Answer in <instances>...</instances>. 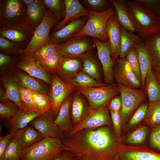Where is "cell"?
<instances>
[{
	"instance_id": "12",
	"label": "cell",
	"mask_w": 160,
	"mask_h": 160,
	"mask_svg": "<svg viewBox=\"0 0 160 160\" xmlns=\"http://www.w3.org/2000/svg\"><path fill=\"white\" fill-rule=\"evenodd\" d=\"M114 79L120 84L135 89L141 87V82L125 58L116 59L113 67Z\"/></svg>"
},
{
	"instance_id": "1",
	"label": "cell",
	"mask_w": 160,
	"mask_h": 160,
	"mask_svg": "<svg viewBox=\"0 0 160 160\" xmlns=\"http://www.w3.org/2000/svg\"><path fill=\"white\" fill-rule=\"evenodd\" d=\"M63 151L76 160H115L119 148L111 129H85L62 140Z\"/></svg>"
},
{
	"instance_id": "2",
	"label": "cell",
	"mask_w": 160,
	"mask_h": 160,
	"mask_svg": "<svg viewBox=\"0 0 160 160\" xmlns=\"http://www.w3.org/2000/svg\"><path fill=\"white\" fill-rule=\"evenodd\" d=\"M129 16L138 35L144 39L159 29V17L137 0H126Z\"/></svg>"
},
{
	"instance_id": "54",
	"label": "cell",
	"mask_w": 160,
	"mask_h": 160,
	"mask_svg": "<svg viewBox=\"0 0 160 160\" xmlns=\"http://www.w3.org/2000/svg\"><path fill=\"white\" fill-rule=\"evenodd\" d=\"M13 61L12 58L10 56L0 53V66L2 67L6 66Z\"/></svg>"
},
{
	"instance_id": "39",
	"label": "cell",
	"mask_w": 160,
	"mask_h": 160,
	"mask_svg": "<svg viewBox=\"0 0 160 160\" xmlns=\"http://www.w3.org/2000/svg\"><path fill=\"white\" fill-rule=\"evenodd\" d=\"M125 58L129 64L133 71L141 81V75L140 64L136 46L130 48L128 51Z\"/></svg>"
},
{
	"instance_id": "18",
	"label": "cell",
	"mask_w": 160,
	"mask_h": 160,
	"mask_svg": "<svg viewBox=\"0 0 160 160\" xmlns=\"http://www.w3.org/2000/svg\"><path fill=\"white\" fill-rule=\"evenodd\" d=\"M82 67L80 58L63 57L55 73L64 81L67 82L81 70Z\"/></svg>"
},
{
	"instance_id": "26",
	"label": "cell",
	"mask_w": 160,
	"mask_h": 160,
	"mask_svg": "<svg viewBox=\"0 0 160 160\" xmlns=\"http://www.w3.org/2000/svg\"><path fill=\"white\" fill-rule=\"evenodd\" d=\"M115 11V14L121 27L127 31L135 33V29L130 19L126 0H111Z\"/></svg>"
},
{
	"instance_id": "36",
	"label": "cell",
	"mask_w": 160,
	"mask_h": 160,
	"mask_svg": "<svg viewBox=\"0 0 160 160\" xmlns=\"http://www.w3.org/2000/svg\"><path fill=\"white\" fill-rule=\"evenodd\" d=\"M59 44L54 43L49 39L33 52L34 59L40 63L43 60L57 52Z\"/></svg>"
},
{
	"instance_id": "53",
	"label": "cell",
	"mask_w": 160,
	"mask_h": 160,
	"mask_svg": "<svg viewBox=\"0 0 160 160\" xmlns=\"http://www.w3.org/2000/svg\"><path fill=\"white\" fill-rule=\"evenodd\" d=\"M13 132H10L6 135L0 136V158L3 155L10 141L13 137Z\"/></svg>"
},
{
	"instance_id": "16",
	"label": "cell",
	"mask_w": 160,
	"mask_h": 160,
	"mask_svg": "<svg viewBox=\"0 0 160 160\" xmlns=\"http://www.w3.org/2000/svg\"><path fill=\"white\" fill-rule=\"evenodd\" d=\"M17 66L30 76L42 80L48 84H51V79L48 72L35 60L33 53L23 55L20 57Z\"/></svg>"
},
{
	"instance_id": "8",
	"label": "cell",
	"mask_w": 160,
	"mask_h": 160,
	"mask_svg": "<svg viewBox=\"0 0 160 160\" xmlns=\"http://www.w3.org/2000/svg\"><path fill=\"white\" fill-rule=\"evenodd\" d=\"M34 29L28 22L0 25V36L22 47L28 44Z\"/></svg>"
},
{
	"instance_id": "31",
	"label": "cell",
	"mask_w": 160,
	"mask_h": 160,
	"mask_svg": "<svg viewBox=\"0 0 160 160\" xmlns=\"http://www.w3.org/2000/svg\"><path fill=\"white\" fill-rule=\"evenodd\" d=\"M145 86L149 101V106L160 101V84L152 68L149 70L146 76Z\"/></svg>"
},
{
	"instance_id": "30",
	"label": "cell",
	"mask_w": 160,
	"mask_h": 160,
	"mask_svg": "<svg viewBox=\"0 0 160 160\" xmlns=\"http://www.w3.org/2000/svg\"><path fill=\"white\" fill-rule=\"evenodd\" d=\"M44 5L43 1L34 0L27 6L28 22L34 30L44 17L46 11Z\"/></svg>"
},
{
	"instance_id": "35",
	"label": "cell",
	"mask_w": 160,
	"mask_h": 160,
	"mask_svg": "<svg viewBox=\"0 0 160 160\" xmlns=\"http://www.w3.org/2000/svg\"><path fill=\"white\" fill-rule=\"evenodd\" d=\"M82 62L81 70L97 81L101 82L98 64L92 55L86 53L80 58Z\"/></svg>"
},
{
	"instance_id": "34",
	"label": "cell",
	"mask_w": 160,
	"mask_h": 160,
	"mask_svg": "<svg viewBox=\"0 0 160 160\" xmlns=\"http://www.w3.org/2000/svg\"><path fill=\"white\" fill-rule=\"evenodd\" d=\"M76 88L97 87L108 85L99 82L82 70L67 82Z\"/></svg>"
},
{
	"instance_id": "50",
	"label": "cell",
	"mask_w": 160,
	"mask_h": 160,
	"mask_svg": "<svg viewBox=\"0 0 160 160\" xmlns=\"http://www.w3.org/2000/svg\"><path fill=\"white\" fill-rule=\"evenodd\" d=\"M150 142L153 147L160 151V126L156 127L152 131Z\"/></svg>"
},
{
	"instance_id": "19",
	"label": "cell",
	"mask_w": 160,
	"mask_h": 160,
	"mask_svg": "<svg viewBox=\"0 0 160 160\" xmlns=\"http://www.w3.org/2000/svg\"><path fill=\"white\" fill-rule=\"evenodd\" d=\"M41 114L34 111L19 109L12 118L4 123V126L10 132L23 129Z\"/></svg>"
},
{
	"instance_id": "3",
	"label": "cell",
	"mask_w": 160,
	"mask_h": 160,
	"mask_svg": "<svg viewBox=\"0 0 160 160\" xmlns=\"http://www.w3.org/2000/svg\"><path fill=\"white\" fill-rule=\"evenodd\" d=\"M62 139L44 137L22 149L19 160H53L63 151Z\"/></svg>"
},
{
	"instance_id": "52",
	"label": "cell",
	"mask_w": 160,
	"mask_h": 160,
	"mask_svg": "<svg viewBox=\"0 0 160 160\" xmlns=\"http://www.w3.org/2000/svg\"><path fill=\"white\" fill-rule=\"evenodd\" d=\"M107 106L110 111L120 113L121 107L120 96H116L113 98L108 104Z\"/></svg>"
},
{
	"instance_id": "37",
	"label": "cell",
	"mask_w": 160,
	"mask_h": 160,
	"mask_svg": "<svg viewBox=\"0 0 160 160\" xmlns=\"http://www.w3.org/2000/svg\"><path fill=\"white\" fill-rule=\"evenodd\" d=\"M22 148L14 136L10 141L0 160H19Z\"/></svg>"
},
{
	"instance_id": "7",
	"label": "cell",
	"mask_w": 160,
	"mask_h": 160,
	"mask_svg": "<svg viewBox=\"0 0 160 160\" xmlns=\"http://www.w3.org/2000/svg\"><path fill=\"white\" fill-rule=\"evenodd\" d=\"M121 102L120 112L121 121L126 119L144 100L146 92L118 84Z\"/></svg>"
},
{
	"instance_id": "59",
	"label": "cell",
	"mask_w": 160,
	"mask_h": 160,
	"mask_svg": "<svg viewBox=\"0 0 160 160\" xmlns=\"http://www.w3.org/2000/svg\"><path fill=\"white\" fill-rule=\"evenodd\" d=\"M159 65H160V64Z\"/></svg>"
},
{
	"instance_id": "49",
	"label": "cell",
	"mask_w": 160,
	"mask_h": 160,
	"mask_svg": "<svg viewBox=\"0 0 160 160\" xmlns=\"http://www.w3.org/2000/svg\"><path fill=\"white\" fill-rule=\"evenodd\" d=\"M158 17L160 16V0H137Z\"/></svg>"
},
{
	"instance_id": "51",
	"label": "cell",
	"mask_w": 160,
	"mask_h": 160,
	"mask_svg": "<svg viewBox=\"0 0 160 160\" xmlns=\"http://www.w3.org/2000/svg\"><path fill=\"white\" fill-rule=\"evenodd\" d=\"M109 112L115 132L118 136L121 132V119L120 113L111 111H110Z\"/></svg>"
},
{
	"instance_id": "4",
	"label": "cell",
	"mask_w": 160,
	"mask_h": 160,
	"mask_svg": "<svg viewBox=\"0 0 160 160\" xmlns=\"http://www.w3.org/2000/svg\"><path fill=\"white\" fill-rule=\"evenodd\" d=\"M89 12V18L87 22L73 37L89 36L102 41H108L106 24L109 18L115 13L114 7L112 6L101 12L93 10Z\"/></svg>"
},
{
	"instance_id": "27",
	"label": "cell",
	"mask_w": 160,
	"mask_h": 160,
	"mask_svg": "<svg viewBox=\"0 0 160 160\" xmlns=\"http://www.w3.org/2000/svg\"><path fill=\"white\" fill-rule=\"evenodd\" d=\"M144 43L150 55L152 67L160 64V30L149 34Z\"/></svg>"
},
{
	"instance_id": "41",
	"label": "cell",
	"mask_w": 160,
	"mask_h": 160,
	"mask_svg": "<svg viewBox=\"0 0 160 160\" xmlns=\"http://www.w3.org/2000/svg\"><path fill=\"white\" fill-rule=\"evenodd\" d=\"M6 100H1L0 117L1 119H9L13 117L20 108L13 102Z\"/></svg>"
},
{
	"instance_id": "45",
	"label": "cell",
	"mask_w": 160,
	"mask_h": 160,
	"mask_svg": "<svg viewBox=\"0 0 160 160\" xmlns=\"http://www.w3.org/2000/svg\"><path fill=\"white\" fill-rule=\"evenodd\" d=\"M84 1L93 11L98 12L104 11L113 6L110 0H85Z\"/></svg>"
},
{
	"instance_id": "43",
	"label": "cell",
	"mask_w": 160,
	"mask_h": 160,
	"mask_svg": "<svg viewBox=\"0 0 160 160\" xmlns=\"http://www.w3.org/2000/svg\"><path fill=\"white\" fill-rule=\"evenodd\" d=\"M148 128L144 126L137 129L129 135L125 140L129 144H140L145 140Z\"/></svg>"
},
{
	"instance_id": "33",
	"label": "cell",
	"mask_w": 160,
	"mask_h": 160,
	"mask_svg": "<svg viewBox=\"0 0 160 160\" xmlns=\"http://www.w3.org/2000/svg\"><path fill=\"white\" fill-rule=\"evenodd\" d=\"M121 41L119 57L124 58L128 51L131 48L142 42V39L134 33L129 31L121 26Z\"/></svg>"
},
{
	"instance_id": "40",
	"label": "cell",
	"mask_w": 160,
	"mask_h": 160,
	"mask_svg": "<svg viewBox=\"0 0 160 160\" xmlns=\"http://www.w3.org/2000/svg\"><path fill=\"white\" fill-rule=\"evenodd\" d=\"M17 84L20 92L21 99L25 109L34 111L41 114L34 102L31 90Z\"/></svg>"
},
{
	"instance_id": "20",
	"label": "cell",
	"mask_w": 160,
	"mask_h": 160,
	"mask_svg": "<svg viewBox=\"0 0 160 160\" xmlns=\"http://www.w3.org/2000/svg\"><path fill=\"white\" fill-rule=\"evenodd\" d=\"M72 95L67 98L59 109L54 122L63 135L64 137L72 130L73 126L70 119Z\"/></svg>"
},
{
	"instance_id": "48",
	"label": "cell",
	"mask_w": 160,
	"mask_h": 160,
	"mask_svg": "<svg viewBox=\"0 0 160 160\" xmlns=\"http://www.w3.org/2000/svg\"><path fill=\"white\" fill-rule=\"evenodd\" d=\"M44 4L57 16L59 20L63 14L62 1L60 0H43Z\"/></svg>"
},
{
	"instance_id": "55",
	"label": "cell",
	"mask_w": 160,
	"mask_h": 160,
	"mask_svg": "<svg viewBox=\"0 0 160 160\" xmlns=\"http://www.w3.org/2000/svg\"><path fill=\"white\" fill-rule=\"evenodd\" d=\"M53 160H76L69 152L63 151Z\"/></svg>"
},
{
	"instance_id": "6",
	"label": "cell",
	"mask_w": 160,
	"mask_h": 160,
	"mask_svg": "<svg viewBox=\"0 0 160 160\" xmlns=\"http://www.w3.org/2000/svg\"><path fill=\"white\" fill-rule=\"evenodd\" d=\"M59 20L57 16L50 9L46 10L44 17L34 30L29 42L23 52V55L33 53L49 39L51 28Z\"/></svg>"
},
{
	"instance_id": "57",
	"label": "cell",
	"mask_w": 160,
	"mask_h": 160,
	"mask_svg": "<svg viewBox=\"0 0 160 160\" xmlns=\"http://www.w3.org/2000/svg\"><path fill=\"white\" fill-rule=\"evenodd\" d=\"M34 0H23L24 4H25L27 6H28L31 3H32Z\"/></svg>"
},
{
	"instance_id": "11",
	"label": "cell",
	"mask_w": 160,
	"mask_h": 160,
	"mask_svg": "<svg viewBox=\"0 0 160 160\" xmlns=\"http://www.w3.org/2000/svg\"><path fill=\"white\" fill-rule=\"evenodd\" d=\"M24 4L22 0L4 1L0 25L28 22Z\"/></svg>"
},
{
	"instance_id": "13",
	"label": "cell",
	"mask_w": 160,
	"mask_h": 160,
	"mask_svg": "<svg viewBox=\"0 0 160 160\" xmlns=\"http://www.w3.org/2000/svg\"><path fill=\"white\" fill-rule=\"evenodd\" d=\"M54 116L52 110H49L35 118L30 124L44 137L59 138L63 140L64 136L55 124Z\"/></svg>"
},
{
	"instance_id": "24",
	"label": "cell",
	"mask_w": 160,
	"mask_h": 160,
	"mask_svg": "<svg viewBox=\"0 0 160 160\" xmlns=\"http://www.w3.org/2000/svg\"><path fill=\"white\" fill-rule=\"evenodd\" d=\"M115 160H160V153L148 150L119 148Z\"/></svg>"
},
{
	"instance_id": "47",
	"label": "cell",
	"mask_w": 160,
	"mask_h": 160,
	"mask_svg": "<svg viewBox=\"0 0 160 160\" xmlns=\"http://www.w3.org/2000/svg\"><path fill=\"white\" fill-rule=\"evenodd\" d=\"M148 109L147 105L143 104L137 110L129 122L130 126H133L140 122L145 116Z\"/></svg>"
},
{
	"instance_id": "42",
	"label": "cell",
	"mask_w": 160,
	"mask_h": 160,
	"mask_svg": "<svg viewBox=\"0 0 160 160\" xmlns=\"http://www.w3.org/2000/svg\"><path fill=\"white\" fill-rule=\"evenodd\" d=\"M63 57L57 52L43 60L40 63L47 72L55 73Z\"/></svg>"
},
{
	"instance_id": "10",
	"label": "cell",
	"mask_w": 160,
	"mask_h": 160,
	"mask_svg": "<svg viewBox=\"0 0 160 160\" xmlns=\"http://www.w3.org/2000/svg\"><path fill=\"white\" fill-rule=\"evenodd\" d=\"M109 109L106 105L95 110H91L80 122L73 127L66 137L72 136L85 129H93L109 125L111 119Z\"/></svg>"
},
{
	"instance_id": "38",
	"label": "cell",
	"mask_w": 160,
	"mask_h": 160,
	"mask_svg": "<svg viewBox=\"0 0 160 160\" xmlns=\"http://www.w3.org/2000/svg\"><path fill=\"white\" fill-rule=\"evenodd\" d=\"M31 91L34 102L41 114L51 110V103L49 95L34 91Z\"/></svg>"
},
{
	"instance_id": "46",
	"label": "cell",
	"mask_w": 160,
	"mask_h": 160,
	"mask_svg": "<svg viewBox=\"0 0 160 160\" xmlns=\"http://www.w3.org/2000/svg\"><path fill=\"white\" fill-rule=\"evenodd\" d=\"M148 116L151 124H160V101L148 108Z\"/></svg>"
},
{
	"instance_id": "21",
	"label": "cell",
	"mask_w": 160,
	"mask_h": 160,
	"mask_svg": "<svg viewBox=\"0 0 160 160\" xmlns=\"http://www.w3.org/2000/svg\"><path fill=\"white\" fill-rule=\"evenodd\" d=\"M85 20L83 18L72 20L60 30L54 32L50 39L54 43L59 44L73 37L84 25Z\"/></svg>"
},
{
	"instance_id": "28",
	"label": "cell",
	"mask_w": 160,
	"mask_h": 160,
	"mask_svg": "<svg viewBox=\"0 0 160 160\" xmlns=\"http://www.w3.org/2000/svg\"><path fill=\"white\" fill-rule=\"evenodd\" d=\"M1 80L4 88V95L2 100H10L16 104L20 109H25L17 84L14 79L7 76L2 78Z\"/></svg>"
},
{
	"instance_id": "25",
	"label": "cell",
	"mask_w": 160,
	"mask_h": 160,
	"mask_svg": "<svg viewBox=\"0 0 160 160\" xmlns=\"http://www.w3.org/2000/svg\"><path fill=\"white\" fill-rule=\"evenodd\" d=\"M13 132V136L18 141L22 149L30 146L44 137L32 126H28L24 128Z\"/></svg>"
},
{
	"instance_id": "9",
	"label": "cell",
	"mask_w": 160,
	"mask_h": 160,
	"mask_svg": "<svg viewBox=\"0 0 160 160\" xmlns=\"http://www.w3.org/2000/svg\"><path fill=\"white\" fill-rule=\"evenodd\" d=\"M76 88L70 83L65 82L58 76L54 74L51 79L49 95L54 116H57L60 108L64 101Z\"/></svg>"
},
{
	"instance_id": "22",
	"label": "cell",
	"mask_w": 160,
	"mask_h": 160,
	"mask_svg": "<svg viewBox=\"0 0 160 160\" xmlns=\"http://www.w3.org/2000/svg\"><path fill=\"white\" fill-rule=\"evenodd\" d=\"M65 15L64 18L54 28L55 31L63 27L67 22L73 17L88 16L89 11L86 9L78 0H65Z\"/></svg>"
},
{
	"instance_id": "58",
	"label": "cell",
	"mask_w": 160,
	"mask_h": 160,
	"mask_svg": "<svg viewBox=\"0 0 160 160\" xmlns=\"http://www.w3.org/2000/svg\"><path fill=\"white\" fill-rule=\"evenodd\" d=\"M159 17V30H160V16Z\"/></svg>"
},
{
	"instance_id": "14",
	"label": "cell",
	"mask_w": 160,
	"mask_h": 160,
	"mask_svg": "<svg viewBox=\"0 0 160 160\" xmlns=\"http://www.w3.org/2000/svg\"><path fill=\"white\" fill-rule=\"evenodd\" d=\"M93 41L97 48L98 56L102 65L105 84H113L114 62L111 57V50L109 42L108 41H102L95 38H93Z\"/></svg>"
},
{
	"instance_id": "5",
	"label": "cell",
	"mask_w": 160,
	"mask_h": 160,
	"mask_svg": "<svg viewBox=\"0 0 160 160\" xmlns=\"http://www.w3.org/2000/svg\"><path fill=\"white\" fill-rule=\"evenodd\" d=\"M87 98L91 110L106 106L114 97L120 93L119 88L113 84L97 87L76 88Z\"/></svg>"
},
{
	"instance_id": "17",
	"label": "cell",
	"mask_w": 160,
	"mask_h": 160,
	"mask_svg": "<svg viewBox=\"0 0 160 160\" xmlns=\"http://www.w3.org/2000/svg\"><path fill=\"white\" fill-rule=\"evenodd\" d=\"M106 32L111 50V57L114 63L119 56L121 41V26L115 13L108 20Z\"/></svg>"
},
{
	"instance_id": "32",
	"label": "cell",
	"mask_w": 160,
	"mask_h": 160,
	"mask_svg": "<svg viewBox=\"0 0 160 160\" xmlns=\"http://www.w3.org/2000/svg\"><path fill=\"white\" fill-rule=\"evenodd\" d=\"M140 62L141 75V87L145 86V79L148 72L152 68V63L150 55L142 41L136 46Z\"/></svg>"
},
{
	"instance_id": "56",
	"label": "cell",
	"mask_w": 160,
	"mask_h": 160,
	"mask_svg": "<svg viewBox=\"0 0 160 160\" xmlns=\"http://www.w3.org/2000/svg\"><path fill=\"white\" fill-rule=\"evenodd\" d=\"M152 69L157 80L160 84V65L152 67Z\"/></svg>"
},
{
	"instance_id": "44",
	"label": "cell",
	"mask_w": 160,
	"mask_h": 160,
	"mask_svg": "<svg viewBox=\"0 0 160 160\" xmlns=\"http://www.w3.org/2000/svg\"><path fill=\"white\" fill-rule=\"evenodd\" d=\"M21 46L1 36H0V50L8 53L16 54L21 51Z\"/></svg>"
},
{
	"instance_id": "15",
	"label": "cell",
	"mask_w": 160,
	"mask_h": 160,
	"mask_svg": "<svg viewBox=\"0 0 160 160\" xmlns=\"http://www.w3.org/2000/svg\"><path fill=\"white\" fill-rule=\"evenodd\" d=\"M84 37H73L64 43L59 44L57 52L63 57L80 58L91 46L89 40Z\"/></svg>"
},
{
	"instance_id": "29",
	"label": "cell",
	"mask_w": 160,
	"mask_h": 160,
	"mask_svg": "<svg viewBox=\"0 0 160 160\" xmlns=\"http://www.w3.org/2000/svg\"><path fill=\"white\" fill-rule=\"evenodd\" d=\"M13 72V78L20 86L31 90L47 94L46 87L34 77L20 71Z\"/></svg>"
},
{
	"instance_id": "23",
	"label": "cell",
	"mask_w": 160,
	"mask_h": 160,
	"mask_svg": "<svg viewBox=\"0 0 160 160\" xmlns=\"http://www.w3.org/2000/svg\"><path fill=\"white\" fill-rule=\"evenodd\" d=\"M72 95L71 113L73 124L75 126L82 120L91 111L89 105L78 92Z\"/></svg>"
}]
</instances>
